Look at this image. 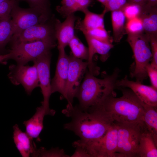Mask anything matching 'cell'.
<instances>
[{
    "instance_id": "obj_43",
    "label": "cell",
    "mask_w": 157,
    "mask_h": 157,
    "mask_svg": "<svg viewBox=\"0 0 157 157\" xmlns=\"http://www.w3.org/2000/svg\"><path fill=\"white\" fill-rule=\"evenodd\" d=\"M109 0H107V2H106V3H107V2Z\"/></svg>"
},
{
    "instance_id": "obj_10",
    "label": "cell",
    "mask_w": 157,
    "mask_h": 157,
    "mask_svg": "<svg viewBox=\"0 0 157 157\" xmlns=\"http://www.w3.org/2000/svg\"><path fill=\"white\" fill-rule=\"evenodd\" d=\"M55 19L53 16L47 22L25 30L18 35L12 38L10 42L11 45L22 42L40 40H56Z\"/></svg>"
},
{
    "instance_id": "obj_34",
    "label": "cell",
    "mask_w": 157,
    "mask_h": 157,
    "mask_svg": "<svg viewBox=\"0 0 157 157\" xmlns=\"http://www.w3.org/2000/svg\"><path fill=\"white\" fill-rule=\"evenodd\" d=\"M149 36L152 56L151 62L150 63L151 65L157 68V35Z\"/></svg>"
},
{
    "instance_id": "obj_32",
    "label": "cell",
    "mask_w": 157,
    "mask_h": 157,
    "mask_svg": "<svg viewBox=\"0 0 157 157\" xmlns=\"http://www.w3.org/2000/svg\"><path fill=\"white\" fill-rule=\"evenodd\" d=\"M19 0H7L0 3V19L10 13L13 7Z\"/></svg>"
},
{
    "instance_id": "obj_15",
    "label": "cell",
    "mask_w": 157,
    "mask_h": 157,
    "mask_svg": "<svg viewBox=\"0 0 157 157\" xmlns=\"http://www.w3.org/2000/svg\"><path fill=\"white\" fill-rule=\"evenodd\" d=\"M77 18L74 13L67 16L63 22L55 18L54 27L58 49L65 48L75 35L74 25Z\"/></svg>"
},
{
    "instance_id": "obj_7",
    "label": "cell",
    "mask_w": 157,
    "mask_h": 157,
    "mask_svg": "<svg viewBox=\"0 0 157 157\" xmlns=\"http://www.w3.org/2000/svg\"><path fill=\"white\" fill-rule=\"evenodd\" d=\"M56 40H40L22 42L11 45L8 52L10 59L19 65H26L41 55L49 52L57 45Z\"/></svg>"
},
{
    "instance_id": "obj_31",
    "label": "cell",
    "mask_w": 157,
    "mask_h": 157,
    "mask_svg": "<svg viewBox=\"0 0 157 157\" xmlns=\"http://www.w3.org/2000/svg\"><path fill=\"white\" fill-rule=\"evenodd\" d=\"M36 156L43 157H69V156L66 154L63 149L58 148H53L49 150L43 147L37 149Z\"/></svg>"
},
{
    "instance_id": "obj_8",
    "label": "cell",
    "mask_w": 157,
    "mask_h": 157,
    "mask_svg": "<svg viewBox=\"0 0 157 157\" xmlns=\"http://www.w3.org/2000/svg\"><path fill=\"white\" fill-rule=\"evenodd\" d=\"M18 4L14 6L10 13L13 34L12 37L18 35L31 26L45 22L50 19L37 8H23L19 7Z\"/></svg>"
},
{
    "instance_id": "obj_5",
    "label": "cell",
    "mask_w": 157,
    "mask_h": 157,
    "mask_svg": "<svg viewBox=\"0 0 157 157\" xmlns=\"http://www.w3.org/2000/svg\"><path fill=\"white\" fill-rule=\"evenodd\" d=\"M127 41L133 51L135 66L131 76L136 81L142 83L148 76L147 67L152 59L149 36L146 33L128 34Z\"/></svg>"
},
{
    "instance_id": "obj_22",
    "label": "cell",
    "mask_w": 157,
    "mask_h": 157,
    "mask_svg": "<svg viewBox=\"0 0 157 157\" xmlns=\"http://www.w3.org/2000/svg\"><path fill=\"white\" fill-rule=\"evenodd\" d=\"M142 104L144 108L143 121L147 130L157 143V107Z\"/></svg>"
},
{
    "instance_id": "obj_40",
    "label": "cell",
    "mask_w": 157,
    "mask_h": 157,
    "mask_svg": "<svg viewBox=\"0 0 157 157\" xmlns=\"http://www.w3.org/2000/svg\"><path fill=\"white\" fill-rule=\"evenodd\" d=\"M147 0H127L128 2L134 3L142 6L144 5L146 3Z\"/></svg>"
},
{
    "instance_id": "obj_27",
    "label": "cell",
    "mask_w": 157,
    "mask_h": 157,
    "mask_svg": "<svg viewBox=\"0 0 157 157\" xmlns=\"http://www.w3.org/2000/svg\"><path fill=\"white\" fill-rule=\"evenodd\" d=\"M27 2L30 8H35L39 10L47 18L51 17L50 0H19Z\"/></svg>"
},
{
    "instance_id": "obj_3",
    "label": "cell",
    "mask_w": 157,
    "mask_h": 157,
    "mask_svg": "<svg viewBox=\"0 0 157 157\" xmlns=\"http://www.w3.org/2000/svg\"><path fill=\"white\" fill-rule=\"evenodd\" d=\"M122 95L116 98L112 94L102 103L114 122L144 123L142 102L131 90L122 89Z\"/></svg>"
},
{
    "instance_id": "obj_42",
    "label": "cell",
    "mask_w": 157,
    "mask_h": 157,
    "mask_svg": "<svg viewBox=\"0 0 157 157\" xmlns=\"http://www.w3.org/2000/svg\"><path fill=\"white\" fill-rule=\"evenodd\" d=\"M7 0H0V3L4 1Z\"/></svg>"
},
{
    "instance_id": "obj_16",
    "label": "cell",
    "mask_w": 157,
    "mask_h": 157,
    "mask_svg": "<svg viewBox=\"0 0 157 157\" xmlns=\"http://www.w3.org/2000/svg\"><path fill=\"white\" fill-rule=\"evenodd\" d=\"M55 111L53 109L48 110L42 105L36 108L34 115L29 119L24 122L26 128V133L32 138L39 141V135L44 127L43 120L46 115H54Z\"/></svg>"
},
{
    "instance_id": "obj_30",
    "label": "cell",
    "mask_w": 157,
    "mask_h": 157,
    "mask_svg": "<svg viewBox=\"0 0 157 157\" xmlns=\"http://www.w3.org/2000/svg\"><path fill=\"white\" fill-rule=\"evenodd\" d=\"M61 6L56 8L57 11L63 16L66 17L77 11L75 0H62Z\"/></svg>"
},
{
    "instance_id": "obj_41",
    "label": "cell",
    "mask_w": 157,
    "mask_h": 157,
    "mask_svg": "<svg viewBox=\"0 0 157 157\" xmlns=\"http://www.w3.org/2000/svg\"><path fill=\"white\" fill-rule=\"evenodd\" d=\"M99 2L102 3L104 6L105 5L107 2V0H97Z\"/></svg>"
},
{
    "instance_id": "obj_36",
    "label": "cell",
    "mask_w": 157,
    "mask_h": 157,
    "mask_svg": "<svg viewBox=\"0 0 157 157\" xmlns=\"http://www.w3.org/2000/svg\"><path fill=\"white\" fill-rule=\"evenodd\" d=\"M77 11L82 12L85 10L88 9L91 4L92 0H75Z\"/></svg>"
},
{
    "instance_id": "obj_2",
    "label": "cell",
    "mask_w": 157,
    "mask_h": 157,
    "mask_svg": "<svg viewBox=\"0 0 157 157\" xmlns=\"http://www.w3.org/2000/svg\"><path fill=\"white\" fill-rule=\"evenodd\" d=\"M119 72V69H116L111 75L104 76L100 79L87 70L75 97L79 101L78 106L86 110L102 103L114 92L117 87Z\"/></svg>"
},
{
    "instance_id": "obj_23",
    "label": "cell",
    "mask_w": 157,
    "mask_h": 157,
    "mask_svg": "<svg viewBox=\"0 0 157 157\" xmlns=\"http://www.w3.org/2000/svg\"><path fill=\"white\" fill-rule=\"evenodd\" d=\"M12 24L10 13L0 19V54H4L6 45L13 36Z\"/></svg>"
},
{
    "instance_id": "obj_4",
    "label": "cell",
    "mask_w": 157,
    "mask_h": 157,
    "mask_svg": "<svg viewBox=\"0 0 157 157\" xmlns=\"http://www.w3.org/2000/svg\"><path fill=\"white\" fill-rule=\"evenodd\" d=\"M114 122L117 131L116 157H138L140 137L143 131L147 129L144 123Z\"/></svg>"
},
{
    "instance_id": "obj_25",
    "label": "cell",
    "mask_w": 157,
    "mask_h": 157,
    "mask_svg": "<svg viewBox=\"0 0 157 157\" xmlns=\"http://www.w3.org/2000/svg\"><path fill=\"white\" fill-rule=\"evenodd\" d=\"M68 45L75 57L88 61L89 58L88 48L86 47L75 35L70 41Z\"/></svg>"
},
{
    "instance_id": "obj_11",
    "label": "cell",
    "mask_w": 157,
    "mask_h": 157,
    "mask_svg": "<svg viewBox=\"0 0 157 157\" xmlns=\"http://www.w3.org/2000/svg\"><path fill=\"white\" fill-rule=\"evenodd\" d=\"M69 56V63L67 82L65 89V99L68 104H72L81 81L88 67L87 61L74 57L72 54Z\"/></svg>"
},
{
    "instance_id": "obj_18",
    "label": "cell",
    "mask_w": 157,
    "mask_h": 157,
    "mask_svg": "<svg viewBox=\"0 0 157 157\" xmlns=\"http://www.w3.org/2000/svg\"><path fill=\"white\" fill-rule=\"evenodd\" d=\"M88 45L89 58L88 61V71L94 75L96 73L93 62V57L95 53L100 54L101 60L105 61L110 50L113 46L112 43H108L99 41L87 35H84Z\"/></svg>"
},
{
    "instance_id": "obj_26",
    "label": "cell",
    "mask_w": 157,
    "mask_h": 157,
    "mask_svg": "<svg viewBox=\"0 0 157 157\" xmlns=\"http://www.w3.org/2000/svg\"><path fill=\"white\" fill-rule=\"evenodd\" d=\"M84 35H87L101 42L112 43V41L105 28H98L80 31Z\"/></svg>"
},
{
    "instance_id": "obj_9",
    "label": "cell",
    "mask_w": 157,
    "mask_h": 157,
    "mask_svg": "<svg viewBox=\"0 0 157 157\" xmlns=\"http://www.w3.org/2000/svg\"><path fill=\"white\" fill-rule=\"evenodd\" d=\"M8 77L11 82L17 85L21 84L26 93L30 95L33 90L39 87L38 72L35 63L32 66L11 65L9 67Z\"/></svg>"
},
{
    "instance_id": "obj_29",
    "label": "cell",
    "mask_w": 157,
    "mask_h": 157,
    "mask_svg": "<svg viewBox=\"0 0 157 157\" xmlns=\"http://www.w3.org/2000/svg\"><path fill=\"white\" fill-rule=\"evenodd\" d=\"M142 6L138 4L127 2L121 10L127 20L139 17Z\"/></svg>"
},
{
    "instance_id": "obj_19",
    "label": "cell",
    "mask_w": 157,
    "mask_h": 157,
    "mask_svg": "<svg viewBox=\"0 0 157 157\" xmlns=\"http://www.w3.org/2000/svg\"><path fill=\"white\" fill-rule=\"evenodd\" d=\"M85 15L83 20L78 18L75 28L80 31L98 28H105L104 18L106 11L104 10L100 14L90 11L88 9L82 12Z\"/></svg>"
},
{
    "instance_id": "obj_21",
    "label": "cell",
    "mask_w": 157,
    "mask_h": 157,
    "mask_svg": "<svg viewBox=\"0 0 157 157\" xmlns=\"http://www.w3.org/2000/svg\"><path fill=\"white\" fill-rule=\"evenodd\" d=\"M138 157H157V143L147 129L144 130L141 135L138 146Z\"/></svg>"
},
{
    "instance_id": "obj_12",
    "label": "cell",
    "mask_w": 157,
    "mask_h": 157,
    "mask_svg": "<svg viewBox=\"0 0 157 157\" xmlns=\"http://www.w3.org/2000/svg\"><path fill=\"white\" fill-rule=\"evenodd\" d=\"M51 54V51L47 53L33 61L36 65L38 75L39 87L43 98L42 105L49 109V100L51 94L50 65Z\"/></svg>"
},
{
    "instance_id": "obj_28",
    "label": "cell",
    "mask_w": 157,
    "mask_h": 157,
    "mask_svg": "<svg viewBox=\"0 0 157 157\" xmlns=\"http://www.w3.org/2000/svg\"><path fill=\"white\" fill-rule=\"evenodd\" d=\"M125 30L128 34L135 35L143 33L144 28L141 19L138 17L127 20Z\"/></svg>"
},
{
    "instance_id": "obj_14",
    "label": "cell",
    "mask_w": 157,
    "mask_h": 157,
    "mask_svg": "<svg viewBox=\"0 0 157 157\" xmlns=\"http://www.w3.org/2000/svg\"><path fill=\"white\" fill-rule=\"evenodd\" d=\"M58 49L59 54L55 74L51 82V93L58 92L61 94L62 98L65 99L69 56L67 55L65 48Z\"/></svg>"
},
{
    "instance_id": "obj_39",
    "label": "cell",
    "mask_w": 157,
    "mask_h": 157,
    "mask_svg": "<svg viewBox=\"0 0 157 157\" xmlns=\"http://www.w3.org/2000/svg\"><path fill=\"white\" fill-rule=\"evenodd\" d=\"M157 0H147L146 3V6L150 7H154L156 6Z\"/></svg>"
},
{
    "instance_id": "obj_38",
    "label": "cell",
    "mask_w": 157,
    "mask_h": 157,
    "mask_svg": "<svg viewBox=\"0 0 157 157\" xmlns=\"http://www.w3.org/2000/svg\"><path fill=\"white\" fill-rule=\"evenodd\" d=\"M10 54L8 53L4 54H0V63L6 61V60L10 59Z\"/></svg>"
},
{
    "instance_id": "obj_37",
    "label": "cell",
    "mask_w": 157,
    "mask_h": 157,
    "mask_svg": "<svg viewBox=\"0 0 157 157\" xmlns=\"http://www.w3.org/2000/svg\"><path fill=\"white\" fill-rule=\"evenodd\" d=\"M75 148H76L75 151L71 157H90L89 155L82 148L78 147H76Z\"/></svg>"
},
{
    "instance_id": "obj_24",
    "label": "cell",
    "mask_w": 157,
    "mask_h": 157,
    "mask_svg": "<svg viewBox=\"0 0 157 157\" xmlns=\"http://www.w3.org/2000/svg\"><path fill=\"white\" fill-rule=\"evenodd\" d=\"M113 41L119 42L125 33L126 17L121 10L111 12Z\"/></svg>"
},
{
    "instance_id": "obj_33",
    "label": "cell",
    "mask_w": 157,
    "mask_h": 157,
    "mask_svg": "<svg viewBox=\"0 0 157 157\" xmlns=\"http://www.w3.org/2000/svg\"><path fill=\"white\" fill-rule=\"evenodd\" d=\"M127 0H109L104 6L106 12L121 10L127 3Z\"/></svg>"
},
{
    "instance_id": "obj_13",
    "label": "cell",
    "mask_w": 157,
    "mask_h": 157,
    "mask_svg": "<svg viewBox=\"0 0 157 157\" xmlns=\"http://www.w3.org/2000/svg\"><path fill=\"white\" fill-rule=\"evenodd\" d=\"M116 86L129 88L143 104L157 107V90L151 85H144L137 81L129 80L126 76L117 80Z\"/></svg>"
},
{
    "instance_id": "obj_35",
    "label": "cell",
    "mask_w": 157,
    "mask_h": 157,
    "mask_svg": "<svg viewBox=\"0 0 157 157\" xmlns=\"http://www.w3.org/2000/svg\"><path fill=\"white\" fill-rule=\"evenodd\" d=\"M147 76H149L151 85L157 90V68L151 65L150 63L146 68Z\"/></svg>"
},
{
    "instance_id": "obj_1",
    "label": "cell",
    "mask_w": 157,
    "mask_h": 157,
    "mask_svg": "<svg viewBox=\"0 0 157 157\" xmlns=\"http://www.w3.org/2000/svg\"><path fill=\"white\" fill-rule=\"evenodd\" d=\"M62 112L71 119L64 124V128L73 132L83 141H92L100 138L114 122L102 104L86 110L81 109L78 105L67 104Z\"/></svg>"
},
{
    "instance_id": "obj_6",
    "label": "cell",
    "mask_w": 157,
    "mask_h": 157,
    "mask_svg": "<svg viewBox=\"0 0 157 157\" xmlns=\"http://www.w3.org/2000/svg\"><path fill=\"white\" fill-rule=\"evenodd\" d=\"M117 126L114 122L103 137L97 140L87 142L78 140L74 142L73 147H80L90 157H116L117 134Z\"/></svg>"
},
{
    "instance_id": "obj_20",
    "label": "cell",
    "mask_w": 157,
    "mask_h": 157,
    "mask_svg": "<svg viewBox=\"0 0 157 157\" xmlns=\"http://www.w3.org/2000/svg\"><path fill=\"white\" fill-rule=\"evenodd\" d=\"M141 19L145 33L149 35H157V9L156 6H142L139 17Z\"/></svg>"
},
{
    "instance_id": "obj_17",
    "label": "cell",
    "mask_w": 157,
    "mask_h": 157,
    "mask_svg": "<svg viewBox=\"0 0 157 157\" xmlns=\"http://www.w3.org/2000/svg\"><path fill=\"white\" fill-rule=\"evenodd\" d=\"M13 139L15 146L22 157L35 156L37 149L33 138L21 131L17 124L13 127Z\"/></svg>"
}]
</instances>
